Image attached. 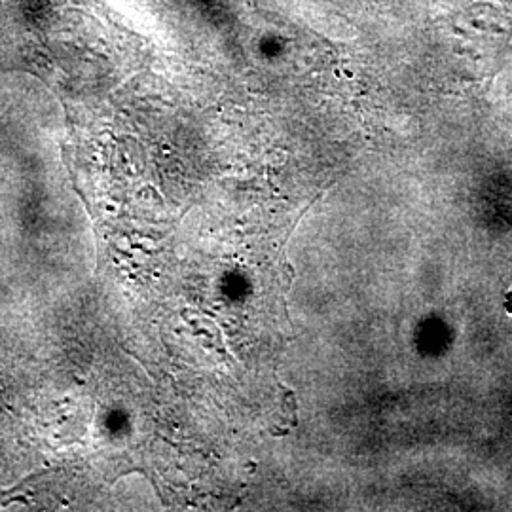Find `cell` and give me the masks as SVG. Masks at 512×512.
I'll return each instance as SVG.
<instances>
[{"label": "cell", "mask_w": 512, "mask_h": 512, "mask_svg": "<svg viewBox=\"0 0 512 512\" xmlns=\"http://www.w3.org/2000/svg\"><path fill=\"white\" fill-rule=\"evenodd\" d=\"M507 310L512 313V291L509 293V296H507Z\"/></svg>", "instance_id": "cell-1"}]
</instances>
